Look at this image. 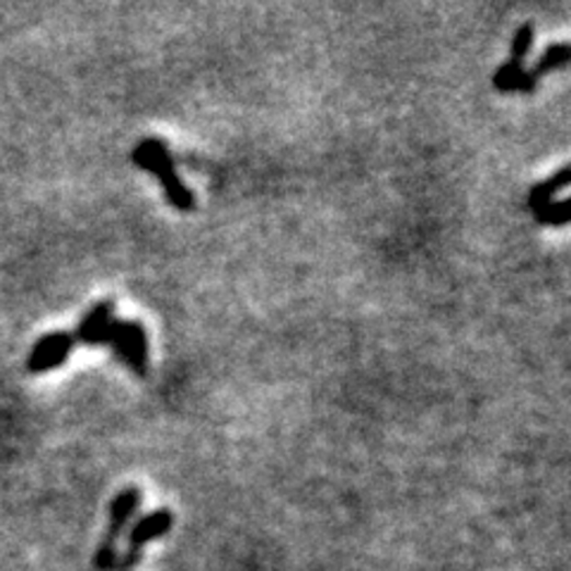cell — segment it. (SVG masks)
I'll return each mask as SVG.
<instances>
[{
    "label": "cell",
    "instance_id": "obj_1",
    "mask_svg": "<svg viewBox=\"0 0 571 571\" xmlns=\"http://www.w3.org/2000/svg\"><path fill=\"white\" fill-rule=\"evenodd\" d=\"M132 160L141 167V170L160 179L167 203L174 205L176 210L191 213L193 207H196V198H193V193L184 186V181L179 179L174 162L170 158V150H167L160 138H144V141L134 148Z\"/></svg>",
    "mask_w": 571,
    "mask_h": 571
},
{
    "label": "cell",
    "instance_id": "obj_2",
    "mask_svg": "<svg viewBox=\"0 0 571 571\" xmlns=\"http://www.w3.org/2000/svg\"><path fill=\"white\" fill-rule=\"evenodd\" d=\"M105 345L113 347V353L136 374L148 372V336L141 322L132 319H113L107 331Z\"/></svg>",
    "mask_w": 571,
    "mask_h": 571
},
{
    "label": "cell",
    "instance_id": "obj_3",
    "mask_svg": "<svg viewBox=\"0 0 571 571\" xmlns=\"http://www.w3.org/2000/svg\"><path fill=\"white\" fill-rule=\"evenodd\" d=\"M75 336L67 331H55L48 336L38 339L32 347L30 359H26V369L32 374H46L50 369H58L65 365V359L69 357L75 347Z\"/></svg>",
    "mask_w": 571,
    "mask_h": 571
},
{
    "label": "cell",
    "instance_id": "obj_4",
    "mask_svg": "<svg viewBox=\"0 0 571 571\" xmlns=\"http://www.w3.org/2000/svg\"><path fill=\"white\" fill-rule=\"evenodd\" d=\"M113 319H115L113 302L103 300L99 305H93V308L81 317L77 331L72 333L75 343H81V345H105L107 331H110V324H113Z\"/></svg>",
    "mask_w": 571,
    "mask_h": 571
},
{
    "label": "cell",
    "instance_id": "obj_5",
    "mask_svg": "<svg viewBox=\"0 0 571 571\" xmlns=\"http://www.w3.org/2000/svg\"><path fill=\"white\" fill-rule=\"evenodd\" d=\"M138 505H141V491H138V489L122 491L113 500V505H110V526H107L105 540L101 543L103 548H115L122 528L127 526V522L132 519V514L138 510Z\"/></svg>",
    "mask_w": 571,
    "mask_h": 571
},
{
    "label": "cell",
    "instance_id": "obj_6",
    "mask_svg": "<svg viewBox=\"0 0 571 571\" xmlns=\"http://www.w3.org/2000/svg\"><path fill=\"white\" fill-rule=\"evenodd\" d=\"M174 524V517L170 510H158L146 514L144 519H138L129 534V550H141V546H146L148 540L160 538L167 532H170Z\"/></svg>",
    "mask_w": 571,
    "mask_h": 571
},
{
    "label": "cell",
    "instance_id": "obj_7",
    "mask_svg": "<svg viewBox=\"0 0 571 571\" xmlns=\"http://www.w3.org/2000/svg\"><path fill=\"white\" fill-rule=\"evenodd\" d=\"M493 87L500 91V93H534L536 87H538V77L534 72H528V69H524V65H517V62H505L498 67V72L493 75Z\"/></svg>",
    "mask_w": 571,
    "mask_h": 571
},
{
    "label": "cell",
    "instance_id": "obj_8",
    "mask_svg": "<svg viewBox=\"0 0 571 571\" xmlns=\"http://www.w3.org/2000/svg\"><path fill=\"white\" fill-rule=\"evenodd\" d=\"M569 181H571V170L569 167H562L560 172H555L550 179L543 181V184L534 186L532 193H528V210L538 213L543 207H548L555 198V193L564 191L569 186Z\"/></svg>",
    "mask_w": 571,
    "mask_h": 571
},
{
    "label": "cell",
    "instance_id": "obj_9",
    "mask_svg": "<svg viewBox=\"0 0 571 571\" xmlns=\"http://www.w3.org/2000/svg\"><path fill=\"white\" fill-rule=\"evenodd\" d=\"M567 62H569V44L567 41H560V44H552L550 48H546V53L540 55L538 65H536V69H532V72L536 77H540V75L555 72V69L567 67Z\"/></svg>",
    "mask_w": 571,
    "mask_h": 571
},
{
    "label": "cell",
    "instance_id": "obj_10",
    "mask_svg": "<svg viewBox=\"0 0 571 571\" xmlns=\"http://www.w3.org/2000/svg\"><path fill=\"white\" fill-rule=\"evenodd\" d=\"M534 36H536V30L532 22L522 24L517 32H514L512 36V46H510V62H517V65H524L526 55L532 53L534 48Z\"/></svg>",
    "mask_w": 571,
    "mask_h": 571
},
{
    "label": "cell",
    "instance_id": "obj_11",
    "mask_svg": "<svg viewBox=\"0 0 571 571\" xmlns=\"http://www.w3.org/2000/svg\"><path fill=\"white\" fill-rule=\"evenodd\" d=\"M536 219H538V225H546V227L569 225V201L550 203L548 207H543V210L536 213Z\"/></svg>",
    "mask_w": 571,
    "mask_h": 571
},
{
    "label": "cell",
    "instance_id": "obj_12",
    "mask_svg": "<svg viewBox=\"0 0 571 571\" xmlns=\"http://www.w3.org/2000/svg\"><path fill=\"white\" fill-rule=\"evenodd\" d=\"M117 562H119V557H117V548H99V552H95V557H93V567L99 569V571H113V569H117Z\"/></svg>",
    "mask_w": 571,
    "mask_h": 571
}]
</instances>
